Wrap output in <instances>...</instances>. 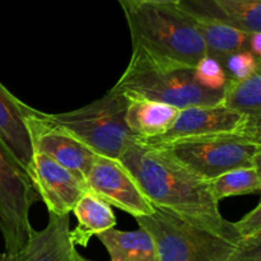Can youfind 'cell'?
I'll list each match as a JSON object with an SVG mask.
<instances>
[{
	"instance_id": "1",
	"label": "cell",
	"mask_w": 261,
	"mask_h": 261,
	"mask_svg": "<svg viewBox=\"0 0 261 261\" xmlns=\"http://www.w3.org/2000/svg\"><path fill=\"white\" fill-rule=\"evenodd\" d=\"M119 161L153 206L233 244L242 240L234 222L222 216L211 182L194 175L165 150L133 140Z\"/></svg>"
},
{
	"instance_id": "2",
	"label": "cell",
	"mask_w": 261,
	"mask_h": 261,
	"mask_svg": "<svg viewBox=\"0 0 261 261\" xmlns=\"http://www.w3.org/2000/svg\"><path fill=\"white\" fill-rule=\"evenodd\" d=\"M133 48H142L165 63L195 68L206 56L195 18L180 5L120 3Z\"/></svg>"
},
{
	"instance_id": "3",
	"label": "cell",
	"mask_w": 261,
	"mask_h": 261,
	"mask_svg": "<svg viewBox=\"0 0 261 261\" xmlns=\"http://www.w3.org/2000/svg\"><path fill=\"white\" fill-rule=\"evenodd\" d=\"M112 88L126 99H147L176 107L221 105L223 91L201 87L194 78V68L165 63L142 48H133L126 69Z\"/></svg>"
},
{
	"instance_id": "4",
	"label": "cell",
	"mask_w": 261,
	"mask_h": 261,
	"mask_svg": "<svg viewBox=\"0 0 261 261\" xmlns=\"http://www.w3.org/2000/svg\"><path fill=\"white\" fill-rule=\"evenodd\" d=\"M129 101L115 88L86 106L47 119L70 133L96 155L120 160L125 148L137 138L125 122Z\"/></svg>"
},
{
	"instance_id": "5",
	"label": "cell",
	"mask_w": 261,
	"mask_h": 261,
	"mask_svg": "<svg viewBox=\"0 0 261 261\" xmlns=\"http://www.w3.org/2000/svg\"><path fill=\"white\" fill-rule=\"evenodd\" d=\"M205 181L239 168H260L261 140L241 134H218L176 140L161 147Z\"/></svg>"
},
{
	"instance_id": "6",
	"label": "cell",
	"mask_w": 261,
	"mask_h": 261,
	"mask_svg": "<svg viewBox=\"0 0 261 261\" xmlns=\"http://www.w3.org/2000/svg\"><path fill=\"white\" fill-rule=\"evenodd\" d=\"M135 219L154 240L160 261H227L241 242L227 241L157 206Z\"/></svg>"
},
{
	"instance_id": "7",
	"label": "cell",
	"mask_w": 261,
	"mask_h": 261,
	"mask_svg": "<svg viewBox=\"0 0 261 261\" xmlns=\"http://www.w3.org/2000/svg\"><path fill=\"white\" fill-rule=\"evenodd\" d=\"M37 199L25 171L0 142V232L5 255L19 252L35 231L30 212Z\"/></svg>"
},
{
	"instance_id": "8",
	"label": "cell",
	"mask_w": 261,
	"mask_h": 261,
	"mask_svg": "<svg viewBox=\"0 0 261 261\" xmlns=\"http://www.w3.org/2000/svg\"><path fill=\"white\" fill-rule=\"evenodd\" d=\"M218 134H241L261 140V120L227 109L223 105L194 106L180 110L173 125L163 135L135 140L148 147H161L176 140Z\"/></svg>"
},
{
	"instance_id": "9",
	"label": "cell",
	"mask_w": 261,
	"mask_h": 261,
	"mask_svg": "<svg viewBox=\"0 0 261 261\" xmlns=\"http://www.w3.org/2000/svg\"><path fill=\"white\" fill-rule=\"evenodd\" d=\"M28 134L33 153L46 155L86 180L96 154L70 133L47 119L45 112L31 109L27 115Z\"/></svg>"
},
{
	"instance_id": "10",
	"label": "cell",
	"mask_w": 261,
	"mask_h": 261,
	"mask_svg": "<svg viewBox=\"0 0 261 261\" xmlns=\"http://www.w3.org/2000/svg\"><path fill=\"white\" fill-rule=\"evenodd\" d=\"M88 190L110 206H116L134 218L154 212L137 180L120 161L96 155L86 178Z\"/></svg>"
},
{
	"instance_id": "11",
	"label": "cell",
	"mask_w": 261,
	"mask_h": 261,
	"mask_svg": "<svg viewBox=\"0 0 261 261\" xmlns=\"http://www.w3.org/2000/svg\"><path fill=\"white\" fill-rule=\"evenodd\" d=\"M28 177L48 213L56 216L70 214L79 199L88 191L84 178L38 153H33Z\"/></svg>"
},
{
	"instance_id": "12",
	"label": "cell",
	"mask_w": 261,
	"mask_h": 261,
	"mask_svg": "<svg viewBox=\"0 0 261 261\" xmlns=\"http://www.w3.org/2000/svg\"><path fill=\"white\" fill-rule=\"evenodd\" d=\"M74 250L75 246L70 241V214L48 213L45 228L33 231L17 254H0V261H73Z\"/></svg>"
},
{
	"instance_id": "13",
	"label": "cell",
	"mask_w": 261,
	"mask_h": 261,
	"mask_svg": "<svg viewBox=\"0 0 261 261\" xmlns=\"http://www.w3.org/2000/svg\"><path fill=\"white\" fill-rule=\"evenodd\" d=\"M31 109L0 82V142L27 175L33 160L32 144L25 125Z\"/></svg>"
},
{
	"instance_id": "14",
	"label": "cell",
	"mask_w": 261,
	"mask_h": 261,
	"mask_svg": "<svg viewBox=\"0 0 261 261\" xmlns=\"http://www.w3.org/2000/svg\"><path fill=\"white\" fill-rule=\"evenodd\" d=\"M178 5L191 14L227 23L244 32H261V0H182Z\"/></svg>"
},
{
	"instance_id": "15",
	"label": "cell",
	"mask_w": 261,
	"mask_h": 261,
	"mask_svg": "<svg viewBox=\"0 0 261 261\" xmlns=\"http://www.w3.org/2000/svg\"><path fill=\"white\" fill-rule=\"evenodd\" d=\"M125 122L137 139L163 135L175 122L180 110L147 99H127Z\"/></svg>"
},
{
	"instance_id": "16",
	"label": "cell",
	"mask_w": 261,
	"mask_h": 261,
	"mask_svg": "<svg viewBox=\"0 0 261 261\" xmlns=\"http://www.w3.org/2000/svg\"><path fill=\"white\" fill-rule=\"evenodd\" d=\"M71 212L78 221L75 228L70 229V241L74 246L87 247L92 237L116 226V217L111 206L89 190L79 199Z\"/></svg>"
},
{
	"instance_id": "17",
	"label": "cell",
	"mask_w": 261,
	"mask_h": 261,
	"mask_svg": "<svg viewBox=\"0 0 261 261\" xmlns=\"http://www.w3.org/2000/svg\"><path fill=\"white\" fill-rule=\"evenodd\" d=\"M191 15L195 18L196 28L205 43L206 55L218 60L222 65L233 54L249 51L250 33L219 20Z\"/></svg>"
},
{
	"instance_id": "18",
	"label": "cell",
	"mask_w": 261,
	"mask_h": 261,
	"mask_svg": "<svg viewBox=\"0 0 261 261\" xmlns=\"http://www.w3.org/2000/svg\"><path fill=\"white\" fill-rule=\"evenodd\" d=\"M98 240L111 256V261H160L154 240L144 229H109Z\"/></svg>"
},
{
	"instance_id": "19",
	"label": "cell",
	"mask_w": 261,
	"mask_h": 261,
	"mask_svg": "<svg viewBox=\"0 0 261 261\" xmlns=\"http://www.w3.org/2000/svg\"><path fill=\"white\" fill-rule=\"evenodd\" d=\"M261 69L247 78L227 79L221 105L227 109L261 120Z\"/></svg>"
},
{
	"instance_id": "20",
	"label": "cell",
	"mask_w": 261,
	"mask_h": 261,
	"mask_svg": "<svg viewBox=\"0 0 261 261\" xmlns=\"http://www.w3.org/2000/svg\"><path fill=\"white\" fill-rule=\"evenodd\" d=\"M209 182L217 201L229 196L257 194L261 190L260 168H239L229 171Z\"/></svg>"
},
{
	"instance_id": "21",
	"label": "cell",
	"mask_w": 261,
	"mask_h": 261,
	"mask_svg": "<svg viewBox=\"0 0 261 261\" xmlns=\"http://www.w3.org/2000/svg\"><path fill=\"white\" fill-rule=\"evenodd\" d=\"M194 78L201 87L212 91H223L227 82L223 65L208 55L194 68Z\"/></svg>"
},
{
	"instance_id": "22",
	"label": "cell",
	"mask_w": 261,
	"mask_h": 261,
	"mask_svg": "<svg viewBox=\"0 0 261 261\" xmlns=\"http://www.w3.org/2000/svg\"><path fill=\"white\" fill-rule=\"evenodd\" d=\"M260 60V58H256L249 51L233 54L229 58H227L223 63V69L227 79L239 81V79L247 78L254 71L261 69Z\"/></svg>"
},
{
	"instance_id": "23",
	"label": "cell",
	"mask_w": 261,
	"mask_h": 261,
	"mask_svg": "<svg viewBox=\"0 0 261 261\" xmlns=\"http://www.w3.org/2000/svg\"><path fill=\"white\" fill-rule=\"evenodd\" d=\"M227 261H261V234L242 239Z\"/></svg>"
},
{
	"instance_id": "24",
	"label": "cell",
	"mask_w": 261,
	"mask_h": 261,
	"mask_svg": "<svg viewBox=\"0 0 261 261\" xmlns=\"http://www.w3.org/2000/svg\"><path fill=\"white\" fill-rule=\"evenodd\" d=\"M234 227L241 239L261 234V204H257L251 212L242 217L239 222H234Z\"/></svg>"
},
{
	"instance_id": "25",
	"label": "cell",
	"mask_w": 261,
	"mask_h": 261,
	"mask_svg": "<svg viewBox=\"0 0 261 261\" xmlns=\"http://www.w3.org/2000/svg\"><path fill=\"white\" fill-rule=\"evenodd\" d=\"M249 53L261 59V32L250 33Z\"/></svg>"
},
{
	"instance_id": "26",
	"label": "cell",
	"mask_w": 261,
	"mask_h": 261,
	"mask_svg": "<svg viewBox=\"0 0 261 261\" xmlns=\"http://www.w3.org/2000/svg\"><path fill=\"white\" fill-rule=\"evenodd\" d=\"M119 3H133V4H180L182 0H117Z\"/></svg>"
},
{
	"instance_id": "27",
	"label": "cell",
	"mask_w": 261,
	"mask_h": 261,
	"mask_svg": "<svg viewBox=\"0 0 261 261\" xmlns=\"http://www.w3.org/2000/svg\"><path fill=\"white\" fill-rule=\"evenodd\" d=\"M73 261H89V260H87L86 257L82 256V255L79 254V252L76 251V250H74V252H73Z\"/></svg>"
}]
</instances>
